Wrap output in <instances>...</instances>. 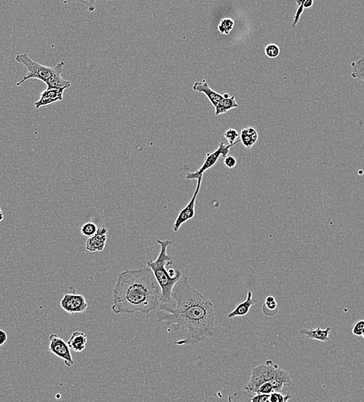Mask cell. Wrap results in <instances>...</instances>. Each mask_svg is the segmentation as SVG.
<instances>
[{
  "instance_id": "30bf717a",
  "label": "cell",
  "mask_w": 364,
  "mask_h": 402,
  "mask_svg": "<svg viewBox=\"0 0 364 402\" xmlns=\"http://www.w3.org/2000/svg\"><path fill=\"white\" fill-rule=\"evenodd\" d=\"M192 88H193L194 91L203 93V94L206 95L208 100L212 103V106L215 107V109H216L215 114H216V115H218L219 110L221 109V107H223V103L225 102L226 99H228V98H225L224 95L212 90L211 87L208 85V82L205 79H203L202 82H195Z\"/></svg>"
},
{
  "instance_id": "4dcf8cb0",
  "label": "cell",
  "mask_w": 364,
  "mask_h": 402,
  "mask_svg": "<svg viewBox=\"0 0 364 402\" xmlns=\"http://www.w3.org/2000/svg\"><path fill=\"white\" fill-rule=\"evenodd\" d=\"M223 163H224V164H225L227 168L232 169L233 167H236L237 162H236V158L233 157V156H227V157L224 159Z\"/></svg>"
},
{
  "instance_id": "d6a6232c",
  "label": "cell",
  "mask_w": 364,
  "mask_h": 402,
  "mask_svg": "<svg viewBox=\"0 0 364 402\" xmlns=\"http://www.w3.org/2000/svg\"><path fill=\"white\" fill-rule=\"evenodd\" d=\"M313 1L312 0H307V1H304V3H303V6L305 7V9H307V8H310L312 7V5H313Z\"/></svg>"
},
{
  "instance_id": "7402d4cb",
  "label": "cell",
  "mask_w": 364,
  "mask_h": 402,
  "mask_svg": "<svg viewBox=\"0 0 364 402\" xmlns=\"http://www.w3.org/2000/svg\"><path fill=\"white\" fill-rule=\"evenodd\" d=\"M253 394L248 391H239L234 394L229 395L228 398V402H250Z\"/></svg>"
},
{
  "instance_id": "2e32d148",
  "label": "cell",
  "mask_w": 364,
  "mask_h": 402,
  "mask_svg": "<svg viewBox=\"0 0 364 402\" xmlns=\"http://www.w3.org/2000/svg\"><path fill=\"white\" fill-rule=\"evenodd\" d=\"M273 386L274 392H280L283 387L291 386L292 384V378L288 371L279 369L276 378L271 382Z\"/></svg>"
},
{
  "instance_id": "9a60e30c",
  "label": "cell",
  "mask_w": 364,
  "mask_h": 402,
  "mask_svg": "<svg viewBox=\"0 0 364 402\" xmlns=\"http://www.w3.org/2000/svg\"><path fill=\"white\" fill-rule=\"evenodd\" d=\"M330 330V327L322 330L320 328L319 326H318L316 329H301L300 333L310 339H316V340L321 341V342H327L329 340Z\"/></svg>"
},
{
  "instance_id": "4316f807",
  "label": "cell",
  "mask_w": 364,
  "mask_h": 402,
  "mask_svg": "<svg viewBox=\"0 0 364 402\" xmlns=\"http://www.w3.org/2000/svg\"><path fill=\"white\" fill-rule=\"evenodd\" d=\"M274 392L273 386L271 382H267L265 384H262L259 387L257 392L256 394H264V395H271Z\"/></svg>"
},
{
  "instance_id": "f1b7e54d",
  "label": "cell",
  "mask_w": 364,
  "mask_h": 402,
  "mask_svg": "<svg viewBox=\"0 0 364 402\" xmlns=\"http://www.w3.org/2000/svg\"><path fill=\"white\" fill-rule=\"evenodd\" d=\"M364 330V320H360L356 322L355 325L353 326L352 333H353V335L357 336V337H361Z\"/></svg>"
},
{
  "instance_id": "9c48e42d",
  "label": "cell",
  "mask_w": 364,
  "mask_h": 402,
  "mask_svg": "<svg viewBox=\"0 0 364 402\" xmlns=\"http://www.w3.org/2000/svg\"><path fill=\"white\" fill-rule=\"evenodd\" d=\"M203 179V178L198 179L197 187H196V189H195V191L194 192L193 196L191 197L188 204L181 211L180 213L178 215V217H177L176 220H175L173 225V231L175 233L179 232L181 227H182L184 223L190 221V220H191V219L195 217V203H196V200H197L199 191H200Z\"/></svg>"
},
{
  "instance_id": "ba28073f",
  "label": "cell",
  "mask_w": 364,
  "mask_h": 402,
  "mask_svg": "<svg viewBox=\"0 0 364 402\" xmlns=\"http://www.w3.org/2000/svg\"><path fill=\"white\" fill-rule=\"evenodd\" d=\"M60 305L64 311L71 315L84 313L89 306L84 296L75 293L65 294L61 300Z\"/></svg>"
},
{
  "instance_id": "603a6c76",
  "label": "cell",
  "mask_w": 364,
  "mask_h": 402,
  "mask_svg": "<svg viewBox=\"0 0 364 402\" xmlns=\"http://www.w3.org/2000/svg\"><path fill=\"white\" fill-rule=\"evenodd\" d=\"M98 229L99 228H97V225L95 223L87 222L83 224V226L81 228V233L82 235L90 237L95 235Z\"/></svg>"
},
{
  "instance_id": "d6986e66",
  "label": "cell",
  "mask_w": 364,
  "mask_h": 402,
  "mask_svg": "<svg viewBox=\"0 0 364 402\" xmlns=\"http://www.w3.org/2000/svg\"><path fill=\"white\" fill-rule=\"evenodd\" d=\"M263 313L268 317H272L277 314L278 312V304L275 300L274 297L268 296L266 298L265 302L263 305Z\"/></svg>"
},
{
  "instance_id": "52a82bcc",
  "label": "cell",
  "mask_w": 364,
  "mask_h": 402,
  "mask_svg": "<svg viewBox=\"0 0 364 402\" xmlns=\"http://www.w3.org/2000/svg\"><path fill=\"white\" fill-rule=\"evenodd\" d=\"M49 351L54 356L62 359L65 365L71 367L74 365V360L71 355V350L69 348L67 342H65L61 337L55 334H50L49 337Z\"/></svg>"
},
{
  "instance_id": "836d02e7",
  "label": "cell",
  "mask_w": 364,
  "mask_h": 402,
  "mask_svg": "<svg viewBox=\"0 0 364 402\" xmlns=\"http://www.w3.org/2000/svg\"><path fill=\"white\" fill-rule=\"evenodd\" d=\"M3 213H2V210H1V208H0V222H1V221H2V220H3Z\"/></svg>"
},
{
  "instance_id": "6da1fadb",
  "label": "cell",
  "mask_w": 364,
  "mask_h": 402,
  "mask_svg": "<svg viewBox=\"0 0 364 402\" xmlns=\"http://www.w3.org/2000/svg\"><path fill=\"white\" fill-rule=\"evenodd\" d=\"M171 295L175 309L169 313L158 310L157 319L164 322L169 333L187 331L185 338L175 344L191 346L212 338L216 316L212 301L194 289L184 275L177 282Z\"/></svg>"
},
{
  "instance_id": "1f68e13d",
  "label": "cell",
  "mask_w": 364,
  "mask_h": 402,
  "mask_svg": "<svg viewBox=\"0 0 364 402\" xmlns=\"http://www.w3.org/2000/svg\"><path fill=\"white\" fill-rule=\"evenodd\" d=\"M7 339L8 336L6 332L3 331L2 330H0V347H2V346H3V345L6 343Z\"/></svg>"
},
{
  "instance_id": "3957f363",
  "label": "cell",
  "mask_w": 364,
  "mask_h": 402,
  "mask_svg": "<svg viewBox=\"0 0 364 402\" xmlns=\"http://www.w3.org/2000/svg\"><path fill=\"white\" fill-rule=\"evenodd\" d=\"M157 241L160 246V253L155 261H147V266L153 271L161 289V302L159 310L169 313L175 307V302L171 295L172 291L177 282H179L183 275L172 277L169 269L167 270L166 269L167 265L173 264V258L167 254V249L172 244V241L157 239Z\"/></svg>"
},
{
  "instance_id": "5b68a950",
  "label": "cell",
  "mask_w": 364,
  "mask_h": 402,
  "mask_svg": "<svg viewBox=\"0 0 364 402\" xmlns=\"http://www.w3.org/2000/svg\"><path fill=\"white\" fill-rule=\"evenodd\" d=\"M280 369L271 360H268L264 364L256 366L251 371L250 378L244 387L245 391L256 394L259 387L267 382H272L277 376Z\"/></svg>"
},
{
  "instance_id": "8992f818",
  "label": "cell",
  "mask_w": 364,
  "mask_h": 402,
  "mask_svg": "<svg viewBox=\"0 0 364 402\" xmlns=\"http://www.w3.org/2000/svg\"><path fill=\"white\" fill-rule=\"evenodd\" d=\"M238 143H239L226 146L223 142H221V143H219V147H218L216 150L214 151V152H208V153L206 154L203 166H202L197 171H195V172H188L187 175H186V179L191 180L203 178L205 172L208 170V169H211L212 167L216 165V163H217L219 158L223 157L225 159V158L228 156L230 148H232V147H234L235 145L238 144Z\"/></svg>"
},
{
  "instance_id": "f546056e",
  "label": "cell",
  "mask_w": 364,
  "mask_h": 402,
  "mask_svg": "<svg viewBox=\"0 0 364 402\" xmlns=\"http://www.w3.org/2000/svg\"><path fill=\"white\" fill-rule=\"evenodd\" d=\"M250 402H270V395L254 394L251 397Z\"/></svg>"
},
{
  "instance_id": "e0dca14e",
  "label": "cell",
  "mask_w": 364,
  "mask_h": 402,
  "mask_svg": "<svg viewBox=\"0 0 364 402\" xmlns=\"http://www.w3.org/2000/svg\"><path fill=\"white\" fill-rule=\"evenodd\" d=\"M62 71H58L50 77L46 82L47 89H67L71 87V83L69 81L65 80L62 77Z\"/></svg>"
},
{
  "instance_id": "83f0119b",
  "label": "cell",
  "mask_w": 364,
  "mask_h": 402,
  "mask_svg": "<svg viewBox=\"0 0 364 402\" xmlns=\"http://www.w3.org/2000/svg\"><path fill=\"white\" fill-rule=\"evenodd\" d=\"M296 3L298 4V5H299V7H298V9H297V13H296L295 19H294V22L293 24H292V27H296V25L297 24V22H299L301 14H302L303 11H304V9H305V7H304V6H303L304 1H297V2H296Z\"/></svg>"
},
{
  "instance_id": "cb8c5ba5",
  "label": "cell",
  "mask_w": 364,
  "mask_h": 402,
  "mask_svg": "<svg viewBox=\"0 0 364 402\" xmlns=\"http://www.w3.org/2000/svg\"><path fill=\"white\" fill-rule=\"evenodd\" d=\"M264 52H265L266 56L269 58H276L278 57L281 50L279 47L278 45L276 43H268L264 48Z\"/></svg>"
},
{
  "instance_id": "7a4b0ae2",
  "label": "cell",
  "mask_w": 364,
  "mask_h": 402,
  "mask_svg": "<svg viewBox=\"0 0 364 402\" xmlns=\"http://www.w3.org/2000/svg\"><path fill=\"white\" fill-rule=\"evenodd\" d=\"M115 314H149L159 310L162 292L150 268L129 269L119 275L113 294Z\"/></svg>"
},
{
  "instance_id": "ffe728a7",
  "label": "cell",
  "mask_w": 364,
  "mask_h": 402,
  "mask_svg": "<svg viewBox=\"0 0 364 402\" xmlns=\"http://www.w3.org/2000/svg\"><path fill=\"white\" fill-rule=\"evenodd\" d=\"M352 78L364 82V58L352 62Z\"/></svg>"
},
{
  "instance_id": "d4e9b609",
  "label": "cell",
  "mask_w": 364,
  "mask_h": 402,
  "mask_svg": "<svg viewBox=\"0 0 364 402\" xmlns=\"http://www.w3.org/2000/svg\"><path fill=\"white\" fill-rule=\"evenodd\" d=\"M240 133L236 131V129L234 128H228V130L226 131L225 133H224V137L228 140V143L229 145L235 144L236 143H240V140H237L238 138L240 137Z\"/></svg>"
},
{
  "instance_id": "484cf974",
  "label": "cell",
  "mask_w": 364,
  "mask_h": 402,
  "mask_svg": "<svg viewBox=\"0 0 364 402\" xmlns=\"http://www.w3.org/2000/svg\"><path fill=\"white\" fill-rule=\"evenodd\" d=\"M290 399L289 394L283 395L281 392H273L270 395V402H288Z\"/></svg>"
},
{
  "instance_id": "277c9868",
  "label": "cell",
  "mask_w": 364,
  "mask_h": 402,
  "mask_svg": "<svg viewBox=\"0 0 364 402\" xmlns=\"http://www.w3.org/2000/svg\"><path fill=\"white\" fill-rule=\"evenodd\" d=\"M16 61L18 63L24 65L28 70L27 74L22 78V80L17 82V86H21L23 83L33 78L38 79L46 83L50 79V77H52L56 72L63 71L64 65H65L63 62H61L54 67L45 66V65L41 64L30 59L26 53L17 55Z\"/></svg>"
},
{
  "instance_id": "44dd1931",
  "label": "cell",
  "mask_w": 364,
  "mask_h": 402,
  "mask_svg": "<svg viewBox=\"0 0 364 402\" xmlns=\"http://www.w3.org/2000/svg\"><path fill=\"white\" fill-rule=\"evenodd\" d=\"M234 21L232 18H223L218 25V30L220 34L228 35L234 27Z\"/></svg>"
},
{
  "instance_id": "ac0fdd59",
  "label": "cell",
  "mask_w": 364,
  "mask_h": 402,
  "mask_svg": "<svg viewBox=\"0 0 364 402\" xmlns=\"http://www.w3.org/2000/svg\"><path fill=\"white\" fill-rule=\"evenodd\" d=\"M240 137V141L244 144V147L250 149L252 148L258 139V134L255 128L252 127H247V128L242 129Z\"/></svg>"
},
{
  "instance_id": "5bb4252c",
  "label": "cell",
  "mask_w": 364,
  "mask_h": 402,
  "mask_svg": "<svg viewBox=\"0 0 364 402\" xmlns=\"http://www.w3.org/2000/svg\"><path fill=\"white\" fill-rule=\"evenodd\" d=\"M67 343L70 350L74 352H82L86 347L87 336L84 334L83 332H74Z\"/></svg>"
},
{
  "instance_id": "7c38bea8",
  "label": "cell",
  "mask_w": 364,
  "mask_h": 402,
  "mask_svg": "<svg viewBox=\"0 0 364 402\" xmlns=\"http://www.w3.org/2000/svg\"><path fill=\"white\" fill-rule=\"evenodd\" d=\"M65 89H47L41 93L39 101L34 103L36 108L50 106V105L63 100Z\"/></svg>"
},
{
  "instance_id": "e575fe53",
  "label": "cell",
  "mask_w": 364,
  "mask_h": 402,
  "mask_svg": "<svg viewBox=\"0 0 364 402\" xmlns=\"http://www.w3.org/2000/svg\"><path fill=\"white\" fill-rule=\"evenodd\" d=\"M361 337H362V338L364 339V331H363L362 336H361Z\"/></svg>"
},
{
  "instance_id": "4fadbf2b",
  "label": "cell",
  "mask_w": 364,
  "mask_h": 402,
  "mask_svg": "<svg viewBox=\"0 0 364 402\" xmlns=\"http://www.w3.org/2000/svg\"><path fill=\"white\" fill-rule=\"evenodd\" d=\"M254 304L255 300L253 298V293L251 291H248L246 300L240 302L239 305H237L234 310L228 313L227 317L228 319H231V318H235V317H245L246 315H247V313H249L251 307Z\"/></svg>"
},
{
  "instance_id": "8fae6325",
  "label": "cell",
  "mask_w": 364,
  "mask_h": 402,
  "mask_svg": "<svg viewBox=\"0 0 364 402\" xmlns=\"http://www.w3.org/2000/svg\"><path fill=\"white\" fill-rule=\"evenodd\" d=\"M108 231L106 228H99L95 235L88 238L86 241V250L90 252H100L104 250L107 241Z\"/></svg>"
}]
</instances>
